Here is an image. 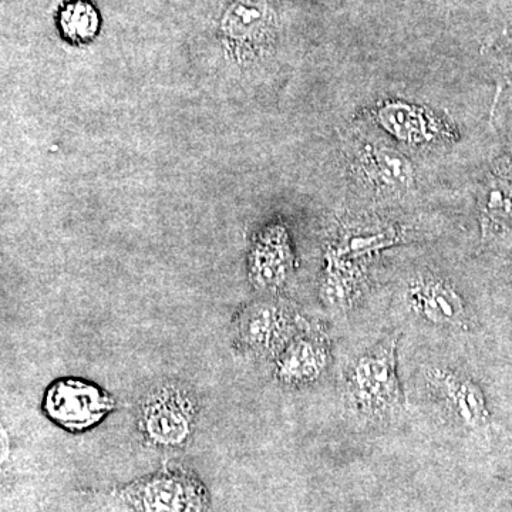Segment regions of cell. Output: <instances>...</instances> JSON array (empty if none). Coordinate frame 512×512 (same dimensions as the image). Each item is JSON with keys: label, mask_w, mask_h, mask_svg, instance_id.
Masks as SVG:
<instances>
[{"label": "cell", "mask_w": 512, "mask_h": 512, "mask_svg": "<svg viewBox=\"0 0 512 512\" xmlns=\"http://www.w3.org/2000/svg\"><path fill=\"white\" fill-rule=\"evenodd\" d=\"M200 403L190 387L165 382L148 390L137 412V427L147 446L178 450L190 443Z\"/></svg>", "instance_id": "2"}, {"label": "cell", "mask_w": 512, "mask_h": 512, "mask_svg": "<svg viewBox=\"0 0 512 512\" xmlns=\"http://www.w3.org/2000/svg\"><path fill=\"white\" fill-rule=\"evenodd\" d=\"M377 120L387 131L407 143L430 140L434 131L429 116L409 104H384L377 111Z\"/></svg>", "instance_id": "12"}, {"label": "cell", "mask_w": 512, "mask_h": 512, "mask_svg": "<svg viewBox=\"0 0 512 512\" xmlns=\"http://www.w3.org/2000/svg\"><path fill=\"white\" fill-rule=\"evenodd\" d=\"M330 343L322 330L308 325L275 359V377L286 386H305L328 369Z\"/></svg>", "instance_id": "6"}, {"label": "cell", "mask_w": 512, "mask_h": 512, "mask_svg": "<svg viewBox=\"0 0 512 512\" xmlns=\"http://www.w3.org/2000/svg\"><path fill=\"white\" fill-rule=\"evenodd\" d=\"M396 350L397 336L392 335L350 363L346 372V394L353 412L376 419L402 409Z\"/></svg>", "instance_id": "1"}, {"label": "cell", "mask_w": 512, "mask_h": 512, "mask_svg": "<svg viewBox=\"0 0 512 512\" xmlns=\"http://www.w3.org/2000/svg\"><path fill=\"white\" fill-rule=\"evenodd\" d=\"M484 232L512 228V178L498 175L485 184L481 192Z\"/></svg>", "instance_id": "14"}, {"label": "cell", "mask_w": 512, "mask_h": 512, "mask_svg": "<svg viewBox=\"0 0 512 512\" xmlns=\"http://www.w3.org/2000/svg\"><path fill=\"white\" fill-rule=\"evenodd\" d=\"M116 399L99 384L79 377H62L47 387L42 412L70 433H83L114 412Z\"/></svg>", "instance_id": "5"}, {"label": "cell", "mask_w": 512, "mask_h": 512, "mask_svg": "<svg viewBox=\"0 0 512 512\" xmlns=\"http://www.w3.org/2000/svg\"><path fill=\"white\" fill-rule=\"evenodd\" d=\"M352 264L326 255L320 299L329 308H345L356 298L360 272Z\"/></svg>", "instance_id": "13"}, {"label": "cell", "mask_w": 512, "mask_h": 512, "mask_svg": "<svg viewBox=\"0 0 512 512\" xmlns=\"http://www.w3.org/2000/svg\"><path fill=\"white\" fill-rule=\"evenodd\" d=\"M114 494L136 512H207L210 494L197 474L184 467H164L138 478Z\"/></svg>", "instance_id": "4"}, {"label": "cell", "mask_w": 512, "mask_h": 512, "mask_svg": "<svg viewBox=\"0 0 512 512\" xmlns=\"http://www.w3.org/2000/svg\"><path fill=\"white\" fill-rule=\"evenodd\" d=\"M427 379L461 426L478 429L487 423L484 394L470 377L456 370L434 369Z\"/></svg>", "instance_id": "8"}, {"label": "cell", "mask_w": 512, "mask_h": 512, "mask_svg": "<svg viewBox=\"0 0 512 512\" xmlns=\"http://www.w3.org/2000/svg\"><path fill=\"white\" fill-rule=\"evenodd\" d=\"M309 323L288 303L264 299L248 303L232 320L235 349L259 359H276Z\"/></svg>", "instance_id": "3"}, {"label": "cell", "mask_w": 512, "mask_h": 512, "mask_svg": "<svg viewBox=\"0 0 512 512\" xmlns=\"http://www.w3.org/2000/svg\"><path fill=\"white\" fill-rule=\"evenodd\" d=\"M409 302L414 311L431 323L461 326L466 323V306L453 286L443 279L420 276L409 289Z\"/></svg>", "instance_id": "9"}, {"label": "cell", "mask_w": 512, "mask_h": 512, "mask_svg": "<svg viewBox=\"0 0 512 512\" xmlns=\"http://www.w3.org/2000/svg\"><path fill=\"white\" fill-rule=\"evenodd\" d=\"M397 239L399 235L392 227L365 225V227L348 229L339 241L329 248L326 255L339 261L353 262L379 249L392 247Z\"/></svg>", "instance_id": "11"}, {"label": "cell", "mask_w": 512, "mask_h": 512, "mask_svg": "<svg viewBox=\"0 0 512 512\" xmlns=\"http://www.w3.org/2000/svg\"><path fill=\"white\" fill-rule=\"evenodd\" d=\"M59 28L64 39L74 45H86L99 33V12L87 0H72L60 10Z\"/></svg>", "instance_id": "15"}, {"label": "cell", "mask_w": 512, "mask_h": 512, "mask_svg": "<svg viewBox=\"0 0 512 512\" xmlns=\"http://www.w3.org/2000/svg\"><path fill=\"white\" fill-rule=\"evenodd\" d=\"M362 173L377 190L403 194L413 185V167L397 151L366 146L359 157Z\"/></svg>", "instance_id": "10"}, {"label": "cell", "mask_w": 512, "mask_h": 512, "mask_svg": "<svg viewBox=\"0 0 512 512\" xmlns=\"http://www.w3.org/2000/svg\"><path fill=\"white\" fill-rule=\"evenodd\" d=\"M293 251L288 232L271 225L258 235L249 254V278L262 292H278L293 271Z\"/></svg>", "instance_id": "7"}]
</instances>
